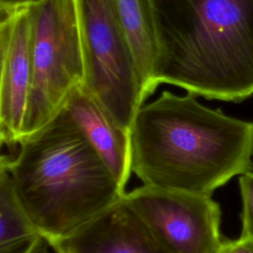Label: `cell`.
<instances>
[{
	"label": "cell",
	"instance_id": "6da1fadb",
	"mask_svg": "<svg viewBox=\"0 0 253 253\" xmlns=\"http://www.w3.org/2000/svg\"><path fill=\"white\" fill-rule=\"evenodd\" d=\"M163 91L137 112L129 130L131 172L143 183L211 195L253 170V123Z\"/></svg>",
	"mask_w": 253,
	"mask_h": 253
},
{
	"label": "cell",
	"instance_id": "7a4b0ae2",
	"mask_svg": "<svg viewBox=\"0 0 253 253\" xmlns=\"http://www.w3.org/2000/svg\"><path fill=\"white\" fill-rule=\"evenodd\" d=\"M153 33V85L210 100L253 95V0H144Z\"/></svg>",
	"mask_w": 253,
	"mask_h": 253
},
{
	"label": "cell",
	"instance_id": "3957f363",
	"mask_svg": "<svg viewBox=\"0 0 253 253\" xmlns=\"http://www.w3.org/2000/svg\"><path fill=\"white\" fill-rule=\"evenodd\" d=\"M2 155L25 211L49 243L63 239L126 193L63 107Z\"/></svg>",
	"mask_w": 253,
	"mask_h": 253
},
{
	"label": "cell",
	"instance_id": "277c9868",
	"mask_svg": "<svg viewBox=\"0 0 253 253\" xmlns=\"http://www.w3.org/2000/svg\"><path fill=\"white\" fill-rule=\"evenodd\" d=\"M84 60L81 87L129 132L149 96L112 0H74Z\"/></svg>",
	"mask_w": 253,
	"mask_h": 253
},
{
	"label": "cell",
	"instance_id": "5b68a950",
	"mask_svg": "<svg viewBox=\"0 0 253 253\" xmlns=\"http://www.w3.org/2000/svg\"><path fill=\"white\" fill-rule=\"evenodd\" d=\"M31 9L33 76L24 136L49 122L84 81L74 0H43Z\"/></svg>",
	"mask_w": 253,
	"mask_h": 253
},
{
	"label": "cell",
	"instance_id": "8992f818",
	"mask_svg": "<svg viewBox=\"0 0 253 253\" xmlns=\"http://www.w3.org/2000/svg\"><path fill=\"white\" fill-rule=\"evenodd\" d=\"M124 197L174 253H215L222 241L211 195L142 185Z\"/></svg>",
	"mask_w": 253,
	"mask_h": 253
},
{
	"label": "cell",
	"instance_id": "52a82bcc",
	"mask_svg": "<svg viewBox=\"0 0 253 253\" xmlns=\"http://www.w3.org/2000/svg\"><path fill=\"white\" fill-rule=\"evenodd\" d=\"M31 7L0 16V137L16 145L24 136L33 64Z\"/></svg>",
	"mask_w": 253,
	"mask_h": 253
},
{
	"label": "cell",
	"instance_id": "ba28073f",
	"mask_svg": "<svg viewBox=\"0 0 253 253\" xmlns=\"http://www.w3.org/2000/svg\"><path fill=\"white\" fill-rule=\"evenodd\" d=\"M50 246L62 253H174L124 196Z\"/></svg>",
	"mask_w": 253,
	"mask_h": 253
},
{
	"label": "cell",
	"instance_id": "9c48e42d",
	"mask_svg": "<svg viewBox=\"0 0 253 253\" xmlns=\"http://www.w3.org/2000/svg\"><path fill=\"white\" fill-rule=\"evenodd\" d=\"M64 107L125 190L131 173L129 132L117 125L81 85L71 92Z\"/></svg>",
	"mask_w": 253,
	"mask_h": 253
},
{
	"label": "cell",
	"instance_id": "30bf717a",
	"mask_svg": "<svg viewBox=\"0 0 253 253\" xmlns=\"http://www.w3.org/2000/svg\"><path fill=\"white\" fill-rule=\"evenodd\" d=\"M119 22L131 48L148 95L153 85L155 47L152 28L144 0H112Z\"/></svg>",
	"mask_w": 253,
	"mask_h": 253
},
{
	"label": "cell",
	"instance_id": "8fae6325",
	"mask_svg": "<svg viewBox=\"0 0 253 253\" xmlns=\"http://www.w3.org/2000/svg\"><path fill=\"white\" fill-rule=\"evenodd\" d=\"M41 236L15 193L8 169L0 164V253H30Z\"/></svg>",
	"mask_w": 253,
	"mask_h": 253
},
{
	"label": "cell",
	"instance_id": "7c38bea8",
	"mask_svg": "<svg viewBox=\"0 0 253 253\" xmlns=\"http://www.w3.org/2000/svg\"><path fill=\"white\" fill-rule=\"evenodd\" d=\"M239 189L242 199L240 236L253 239V171H247L239 176Z\"/></svg>",
	"mask_w": 253,
	"mask_h": 253
},
{
	"label": "cell",
	"instance_id": "4fadbf2b",
	"mask_svg": "<svg viewBox=\"0 0 253 253\" xmlns=\"http://www.w3.org/2000/svg\"><path fill=\"white\" fill-rule=\"evenodd\" d=\"M215 253H253V239L240 236L234 240H222Z\"/></svg>",
	"mask_w": 253,
	"mask_h": 253
},
{
	"label": "cell",
	"instance_id": "5bb4252c",
	"mask_svg": "<svg viewBox=\"0 0 253 253\" xmlns=\"http://www.w3.org/2000/svg\"><path fill=\"white\" fill-rule=\"evenodd\" d=\"M43 0H0V16L39 4Z\"/></svg>",
	"mask_w": 253,
	"mask_h": 253
},
{
	"label": "cell",
	"instance_id": "9a60e30c",
	"mask_svg": "<svg viewBox=\"0 0 253 253\" xmlns=\"http://www.w3.org/2000/svg\"><path fill=\"white\" fill-rule=\"evenodd\" d=\"M50 249H51L50 243L45 237L42 235L41 238L34 245L30 253H50Z\"/></svg>",
	"mask_w": 253,
	"mask_h": 253
},
{
	"label": "cell",
	"instance_id": "2e32d148",
	"mask_svg": "<svg viewBox=\"0 0 253 253\" xmlns=\"http://www.w3.org/2000/svg\"><path fill=\"white\" fill-rule=\"evenodd\" d=\"M54 251V253H62V252H60V251H58V250H53Z\"/></svg>",
	"mask_w": 253,
	"mask_h": 253
}]
</instances>
